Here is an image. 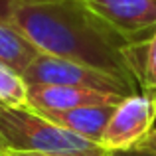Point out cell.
<instances>
[{
    "label": "cell",
    "mask_w": 156,
    "mask_h": 156,
    "mask_svg": "<svg viewBox=\"0 0 156 156\" xmlns=\"http://www.w3.org/2000/svg\"><path fill=\"white\" fill-rule=\"evenodd\" d=\"M0 18L44 53L87 63L142 91V44L115 30L83 0H0Z\"/></svg>",
    "instance_id": "cell-1"
},
{
    "label": "cell",
    "mask_w": 156,
    "mask_h": 156,
    "mask_svg": "<svg viewBox=\"0 0 156 156\" xmlns=\"http://www.w3.org/2000/svg\"><path fill=\"white\" fill-rule=\"evenodd\" d=\"M0 136L6 148L50 156H109L101 144L91 142L55 125L30 107L0 109Z\"/></svg>",
    "instance_id": "cell-2"
},
{
    "label": "cell",
    "mask_w": 156,
    "mask_h": 156,
    "mask_svg": "<svg viewBox=\"0 0 156 156\" xmlns=\"http://www.w3.org/2000/svg\"><path fill=\"white\" fill-rule=\"evenodd\" d=\"M28 85H65V87H83L95 89L103 93H115L121 97H129L140 93L122 81L121 77L111 75L103 69L91 67L87 63L73 59H63L50 53H42L24 73Z\"/></svg>",
    "instance_id": "cell-3"
},
{
    "label": "cell",
    "mask_w": 156,
    "mask_h": 156,
    "mask_svg": "<svg viewBox=\"0 0 156 156\" xmlns=\"http://www.w3.org/2000/svg\"><path fill=\"white\" fill-rule=\"evenodd\" d=\"M156 121V99L152 93H134L115 107L99 144L107 152L134 148L150 134Z\"/></svg>",
    "instance_id": "cell-4"
},
{
    "label": "cell",
    "mask_w": 156,
    "mask_h": 156,
    "mask_svg": "<svg viewBox=\"0 0 156 156\" xmlns=\"http://www.w3.org/2000/svg\"><path fill=\"white\" fill-rule=\"evenodd\" d=\"M99 18L133 40L156 30V0H83Z\"/></svg>",
    "instance_id": "cell-5"
},
{
    "label": "cell",
    "mask_w": 156,
    "mask_h": 156,
    "mask_svg": "<svg viewBox=\"0 0 156 156\" xmlns=\"http://www.w3.org/2000/svg\"><path fill=\"white\" fill-rule=\"evenodd\" d=\"M125 97L83 87L28 85V107L34 111H69L91 105H119Z\"/></svg>",
    "instance_id": "cell-6"
},
{
    "label": "cell",
    "mask_w": 156,
    "mask_h": 156,
    "mask_svg": "<svg viewBox=\"0 0 156 156\" xmlns=\"http://www.w3.org/2000/svg\"><path fill=\"white\" fill-rule=\"evenodd\" d=\"M115 107L117 105H91V107H77V109L69 111H36V113L44 115L55 125L99 144Z\"/></svg>",
    "instance_id": "cell-7"
},
{
    "label": "cell",
    "mask_w": 156,
    "mask_h": 156,
    "mask_svg": "<svg viewBox=\"0 0 156 156\" xmlns=\"http://www.w3.org/2000/svg\"><path fill=\"white\" fill-rule=\"evenodd\" d=\"M42 50L10 22L0 18V63L24 77L32 63L42 55Z\"/></svg>",
    "instance_id": "cell-8"
},
{
    "label": "cell",
    "mask_w": 156,
    "mask_h": 156,
    "mask_svg": "<svg viewBox=\"0 0 156 156\" xmlns=\"http://www.w3.org/2000/svg\"><path fill=\"white\" fill-rule=\"evenodd\" d=\"M28 107V83L20 73L0 63V109Z\"/></svg>",
    "instance_id": "cell-9"
},
{
    "label": "cell",
    "mask_w": 156,
    "mask_h": 156,
    "mask_svg": "<svg viewBox=\"0 0 156 156\" xmlns=\"http://www.w3.org/2000/svg\"><path fill=\"white\" fill-rule=\"evenodd\" d=\"M140 87L144 93H156V30L142 44Z\"/></svg>",
    "instance_id": "cell-10"
},
{
    "label": "cell",
    "mask_w": 156,
    "mask_h": 156,
    "mask_svg": "<svg viewBox=\"0 0 156 156\" xmlns=\"http://www.w3.org/2000/svg\"><path fill=\"white\" fill-rule=\"evenodd\" d=\"M134 148H136V150H146V152H154L156 154V129L150 130L148 136L142 138V140L138 142Z\"/></svg>",
    "instance_id": "cell-11"
},
{
    "label": "cell",
    "mask_w": 156,
    "mask_h": 156,
    "mask_svg": "<svg viewBox=\"0 0 156 156\" xmlns=\"http://www.w3.org/2000/svg\"><path fill=\"white\" fill-rule=\"evenodd\" d=\"M109 156H156L154 152H146V150H136V148H126V150H115Z\"/></svg>",
    "instance_id": "cell-12"
},
{
    "label": "cell",
    "mask_w": 156,
    "mask_h": 156,
    "mask_svg": "<svg viewBox=\"0 0 156 156\" xmlns=\"http://www.w3.org/2000/svg\"><path fill=\"white\" fill-rule=\"evenodd\" d=\"M0 156H50V154H40V152H26V150L4 148V150H0Z\"/></svg>",
    "instance_id": "cell-13"
},
{
    "label": "cell",
    "mask_w": 156,
    "mask_h": 156,
    "mask_svg": "<svg viewBox=\"0 0 156 156\" xmlns=\"http://www.w3.org/2000/svg\"><path fill=\"white\" fill-rule=\"evenodd\" d=\"M4 148H6V144H4V138L0 136V150H4Z\"/></svg>",
    "instance_id": "cell-14"
},
{
    "label": "cell",
    "mask_w": 156,
    "mask_h": 156,
    "mask_svg": "<svg viewBox=\"0 0 156 156\" xmlns=\"http://www.w3.org/2000/svg\"><path fill=\"white\" fill-rule=\"evenodd\" d=\"M152 95H154V99H156V93H152Z\"/></svg>",
    "instance_id": "cell-15"
}]
</instances>
